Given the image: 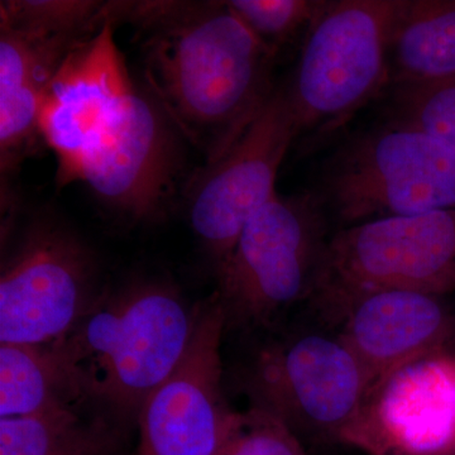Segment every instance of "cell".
Wrapping results in <instances>:
<instances>
[{
	"mask_svg": "<svg viewBox=\"0 0 455 455\" xmlns=\"http://www.w3.org/2000/svg\"><path fill=\"white\" fill-rule=\"evenodd\" d=\"M214 455H307L305 445L274 416L250 407L235 423Z\"/></svg>",
	"mask_w": 455,
	"mask_h": 455,
	"instance_id": "obj_21",
	"label": "cell"
},
{
	"mask_svg": "<svg viewBox=\"0 0 455 455\" xmlns=\"http://www.w3.org/2000/svg\"><path fill=\"white\" fill-rule=\"evenodd\" d=\"M103 11L136 29L147 90L205 164L232 148L276 89L277 53L227 2H106Z\"/></svg>",
	"mask_w": 455,
	"mask_h": 455,
	"instance_id": "obj_2",
	"label": "cell"
},
{
	"mask_svg": "<svg viewBox=\"0 0 455 455\" xmlns=\"http://www.w3.org/2000/svg\"><path fill=\"white\" fill-rule=\"evenodd\" d=\"M236 383L250 407L276 418L304 445H340L368 387L339 334L319 323L263 344Z\"/></svg>",
	"mask_w": 455,
	"mask_h": 455,
	"instance_id": "obj_8",
	"label": "cell"
},
{
	"mask_svg": "<svg viewBox=\"0 0 455 455\" xmlns=\"http://www.w3.org/2000/svg\"><path fill=\"white\" fill-rule=\"evenodd\" d=\"M106 2L95 0H3L0 29L38 35H90L106 22Z\"/></svg>",
	"mask_w": 455,
	"mask_h": 455,
	"instance_id": "obj_18",
	"label": "cell"
},
{
	"mask_svg": "<svg viewBox=\"0 0 455 455\" xmlns=\"http://www.w3.org/2000/svg\"><path fill=\"white\" fill-rule=\"evenodd\" d=\"M64 403L73 405L49 344H0L2 419L40 414Z\"/></svg>",
	"mask_w": 455,
	"mask_h": 455,
	"instance_id": "obj_17",
	"label": "cell"
},
{
	"mask_svg": "<svg viewBox=\"0 0 455 455\" xmlns=\"http://www.w3.org/2000/svg\"><path fill=\"white\" fill-rule=\"evenodd\" d=\"M314 191L340 228L455 209V154L425 132L386 116L328 156Z\"/></svg>",
	"mask_w": 455,
	"mask_h": 455,
	"instance_id": "obj_5",
	"label": "cell"
},
{
	"mask_svg": "<svg viewBox=\"0 0 455 455\" xmlns=\"http://www.w3.org/2000/svg\"><path fill=\"white\" fill-rule=\"evenodd\" d=\"M173 287L157 281L128 284L49 344L73 405L92 403L114 418L140 415L147 398L181 361L193 333Z\"/></svg>",
	"mask_w": 455,
	"mask_h": 455,
	"instance_id": "obj_3",
	"label": "cell"
},
{
	"mask_svg": "<svg viewBox=\"0 0 455 455\" xmlns=\"http://www.w3.org/2000/svg\"><path fill=\"white\" fill-rule=\"evenodd\" d=\"M331 236V217L315 191L276 193L218 269L227 331L267 329L309 301Z\"/></svg>",
	"mask_w": 455,
	"mask_h": 455,
	"instance_id": "obj_6",
	"label": "cell"
},
{
	"mask_svg": "<svg viewBox=\"0 0 455 455\" xmlns=\"http://www.w3.org/2000/svg\"><path fill=\"white\" fill-rule=\"evenodd\" d=\"M390 64L391 85L455 77V0H400Z\"/></svg>",
	"mask_w": 455,
	"mask_h": 455,
	"instance_id": "obj_15",
	"label": "cell"
},
{
	"mask_svg": "<svg viewBox=\"0 0 455 455\" xmlns=\"http://www.w3.org/2000/svg\"><path fill=\"white\" fill-rule=\"evenodd\" d=\"M98 266L88 244L49 215L35 217L3 260L0 343L47 346L97 304Z\"/></svg>",
	"mask_w": 455,
	"mask_h": 455,
	"instance_id": "obj_9",
	"label": "cell"
},
{
	"mask_svg": "<svg viewBox=\"0 0 455 455\" xmlns=\"http://www.w3.org/2000/svg\"><path fill=\"white\" fill-rule=\"evenodd\" d=\"M293 143L291 103L286 84H277L232 148L188 182V220L217 272L248 221L276 196L278 170Z\"/></svg>",
	"mask_w": 455,
	"mask_h": 455,
	"instance_id": "obj_10",
	"label": "cell"
},
{
	"mask_svg": "<svg viewBox=\"0 0 455 455\" xmlns=\"http://www.w3.org/2000/svg\"><path fill=\"white\" fill-rule=\"evenodd\" d=\"M340 445L366 455H455V335L374 379Z\"/></svg>",
	"mask_w": 455,
	"mask_h": 455,
	"instance_id": "obj_11",
	"label": "cell"
},
{
	"mask_svg": "<svg viewBox=\"0 0 455 455\" xmlns=\"http://www.w3.org/2000/svg\"><path fill=\"white\" fill-rule=\"evenodd\" d=\"M114 29L106 20L66 57L42 100L40 133L60 187L84 182L116 214L157 220L178 188L181 136L132 76Z\"/></svg>",
	"mask_w": 455,
	"mask_h": 455,
	"instance_id": "obj_1",
	"label": "cell"
},
{
	"mask_svg": "<svg viewBox=\"0 0 455 455\" xmlns=\"http://www.w3.org/2000/svg\"><path fill=\"white\" fill-rule=\"evenodd\" d=\"M226 314L217 293L194 307L190 340L139 415V455H214L235 423L224 396Z\"/></svg>",
	"mask_w": 455,
	"mask_h": 455,
	"instance_id": "obj_12",
	"label": "cell"
},
{
	"mask_svg": "<svg viewBox=\"0 0 455 455\" xmlns=\"http://www.w3.org/2000/svg\"><path fill=\"white\" fill-rule=\"evenodd\" d=\"M119 444L107 416L86 420L70 403L0 419V455H116Z\"/></svg>",
	"mask_w": 455,
	"mask_h": 455,
	"instance_id": "obj_16",
	"label": "cell"
},
{
	"mask_svg": "<svg viewBox=\"0 0 455 455\" xmlns=\"http://www.w3.org/2000/svg\"><path fill=\"white\" fill-rule=\"evenodd\" d=\"M90 35H38L0 29L2 180L35 154L42 100L66 57Z\"/></svg>",
	"mask_w": 455,
	"mask_h": 455,
	"instance_id": "obj_14",
	"label": "cell"
},
{
	"mask_svg": "<svg viewBox=\"0 0 455 455\" xmlns=\"http://www.w3.org/2000/svg\"><path fill=\"white\" fill-rule=\"evenodd\" d=\"M366 373L368 385L391 368L455 335V314L444 296L385 290L358 296L335 325Z\"/></svg>",
	"mask_w": 455,
	"mask_h": 455,
	"instance_id": "obj_13",
	"label": "cell"
},
{
	"mask_svg": "<svg viewBox=\"0 0 455 455\" xmlns=\"http://www.w3.org/2000/svg\"><path fill=\"white\" fill-rule=\"evenodd\" d=\"M385 290L455 291V209L339 228L307 304L316 322L334 331L350 301Z\"/></svg>",
	"mask_w": 455,
	"mask_h": 455,
	"instance_id": "obj_7",
	"label": "cell"
},
{
	"mask_svg": "<svg viewBox=\"0 0 455 455\" xmlns=\"http://www.w3.org/2000/svg\"><path fill=\"white\" fill-rule=\"evenodd\" d=\"M245 27L280 56L281 50L307 36L324 0H227Z\"/></svg>",
	"mask_w": 455,
	"mask_h": 455,
	"instance_id": "obj_20",
	"label": "cell"
},
{
	"mask_svg": "<svg viewBox=\"0 0 455 455\" xmlns=\"http://www.w3.org/2000/svg\"><path fill=\"white\" fill-rule=\"evenodd\" d=\"M400 0H338L302 42L286 84L295 143L305 152L328 142L391 86L390 44Z\"/></svg>",
	"mask_w": 455,
	"mask_h": 455,
	"instance_id": "obj_4",
	"label": "cell"
},
{
	"mask_svg": "<svg viewBox=\"0 0 455 455\" xmlns=\"http://www.w3.org/2000/svg\"><path fill=\"white\" fill-rule=\"evenodd\" d=\"M386 94L390 97L388 118L425 132L455 154V77L397 84Z\"/></svg>",
	"mask_w": 455,
	"mask_h": 455,
	"instance_id": "obj_19",
	"label": "cell"
}]
</instances>
